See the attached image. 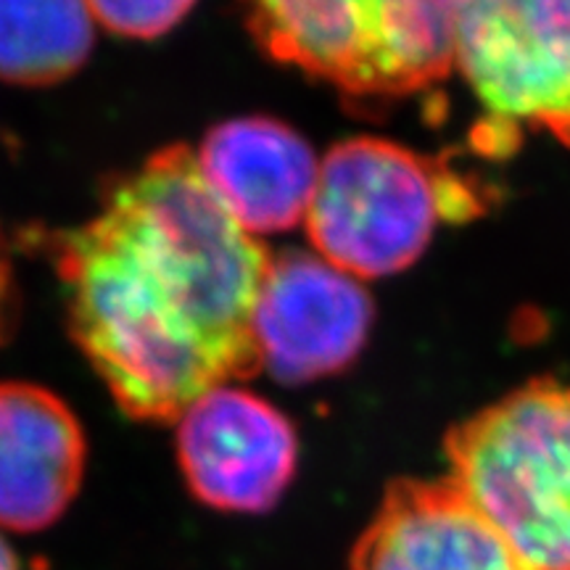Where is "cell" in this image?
<instances>
[{
  "label": "cell",
  "mask_w": 570,
  "mask_h": 570,
  "mask_svg": "<svg viewBox=\"0 0 570 570\" xmlns=\"http://www.w3.org/2000/svg\"><path fill=\"white\" fill-rule=\"evenodd\" d=\"M96 19L88 0H0V80L53 85L88 61Z\"/></svg>",
  "instance_id": "8fae6325"
},
{
  "label": "cell",
  "mask_w": 570,
  "mask_h": 570,
  "mask_svg": "<svg viewBox=\"0 0 570 570\" xmlns=\"http://www.w3.org/2000/svg\"><path fill=\"white\" fill-rule=\"evenodd\" d=\"M80 420L48 389L0 383V529L46 531L82 487Z\"/></svg>",
  "instance_id": "9c48e42d"
},
{
  "label": "cell",
  "mask_w": 570,
  "mask_h": 570,
  "mask_svg": "<svg viewBox=\"0 0 570 570\" xmlns=\"http://www.w3.org/2000/svg\"><path fill=\"white\" fill-rule=\"evenodd\" d=\"M449 479L529 570H570V386L533 381L446 433Z\"/></svg>",
  "instance_id": "3957f363"
},
{
  "label": "cell",
  "mask_w": 570,
  "mask_h": 570,
  "mask_svg": "<svg viewBox=\"0 0 570 570\" xmlns=\"http://www.w3.org/2000/svg\"><path fill=\"white\" fill-rule=\"evenodd\" d=\"M0 570H24L17 554H13V550L9 547V541L3 537H0Z\"/></svg>",
  "instance_id": "5bb4252c"
},
{
  "label": "cell",
  "mask_w": 570,
  "mask_h": 570,
  "mask_svg": "<svg viewBox=\"0 0 570 570\" xmlns=\"http://www.w3.org/2000/svg\"><path fill=\"white\" fill-rule=\"evenodd\" d=\"M273 256L227 212L196 151L167 146L56 235L69 331L125 415L180 420L262 370L254 315Z\"/></svg>",
  "instance_id": "6da1fadb"
},
{
  "label": "cell",
  "mask_w": 570,
  "mask_h": 570,
  "mask_svg": "<svg viewBox=\"0 0 570 570\" xmlns=\"http://www.w3.org/2000/svg\"><path fill=\"white\" fill-rule=\"evenodd\" d=\"M454 69L489 135L539 130L570 146V0H465Z\"/></svg>",
  "instance_id": "5b68a950"
},
{
  "label": "cell",
  "mask_w": 570,
  "mask_h": 570,
  "mask_svg": "<svg viewBox=\"0 0 570 570\" xmlns=\"http://www.w3.org/2000/svg\"><path fill=\"white\" fill-rule=\"evenodd\" d=\"M348 570H529L452 479L391 483Z\"/></svg>",
  "instance_id": "ba28073f"
},
{
  "label": "cell",
  "mask_w": 570,
  "mask_h": 570,
  "mask_svg": "<svg viewBox=\"0 0 570 570\" xmlns=\"http://www.w3.org/2000/svg\"><path fill=\"white\" fill-rule=\"evenodd\" d=\"M177 462L190 494L219 512L273 510L298 465L294 425L244 389L219 386L177 420Z\"/></svg>",
  "instance_id": "8992f818"
},
{
  "label": "cell",
  "mask_w": 570,
  "mask_h": 570,
  "mask_svg": "<svg viewBox=\"0 0 570 570\" xmlns=\"http://www.w3.org/2000/svg\"><path fill=\"white\" fill-rule=\"evenodd\" d=\"M470 190L441 161L383 138H352L320 161L306 212L312 246L365 281L407 269L444 219H462Z\"/></svg>",
  "instance_id": "277c9868"
},
{
  "label": "cell",
  "mask_w": 570,
  "mask_h": 570,
  "mask_svg": "<svg viewBox=\"0 0 570 570\" xmlns=\"http://www.w3.org/2000/svg\"><path fill=\"white\" fill-rule=\"evenodd\" d=\"M209 188L252 235L285 233L306 219L320 164L294 127L240 117L212 127L196 151Z\"/></svg>",
  "instance_id": "30bf717a"
},
{
  "label": "cell",
  "mask_w": 570,
  "mask_h": 570,
  "mask_svg": "<svg viewBox=\"0 0 570 570\" xmlns=\"http://www.w3.org/2000/svg\"><path fill=\"white\" fill-rule=\"evenodd\" d=\"M13 306H17V294H13V273L9 252L3 246V235H0V341L9 333L13 320Z\"/></svg>",
  "instance_id": "4fadbf2b"
},
{
  "label": "cell",
  "mask_w": 570,
  "mask_h": 570,
  "mask_svg": "<svg viewBox=\"0 0 570 570\" xmlns=\"http://www.w3.org/2000/svg\"><path fill=\"white\" fill-rule=\"evenodd\" d=\"M373 302L356 277L320 254L283 252L269 259L254 315L262 367L283 383L341 373L360 356Z\"/></svg>",
  "instance_id": "52a82bcc"
},
{
  "label": "cell",
  "mask_w": 570,
  "mask_h": 570,
  "mask_svg": "<svg viewBox=\"0 0 570 570\" xmlns=\"http://www.w3.org/2000/svg\"><path fill=\"white\" fill-rule=\"evenodd\" d=\"M196 0H88L92 19L119 38L154 40L175 30Z\"/></svg>",
  "instance_id": "7c38bea8"
},
{
  "label": "cell",
  "mask_w": 570,
  "mask_h": 570,
  "mask_svg": "<svg viewBox=\"0 0 570 570\" xmlns=\"http://www.w3.org/2000/svg\"><path fill=\"white\" fill-rule=\"evenodd\" d=\"M465 0H238L256 46L360 104L412 98L454 71Z\"/></svg>",
  "instance_id": "7a4b0ae2"
}]
</instances>
